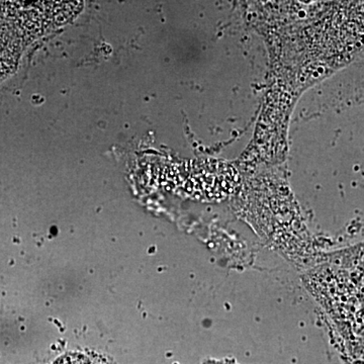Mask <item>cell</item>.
I'll return each mask as SVG.
<instances>
[{
    "instance_id": "cell-1",
    "label": "cell",
    "mask_w": 364,
    "mask_h": 364,
    "mask_svg": "<svg viewBox=\"0 0 364 364\" xmlns=\"http://www.w3.org/2000/svg\"><path fill=\"white\" fill-rule=\"evenodd\" d=\"M20 55L18 41L7 28H0V81L14 71Z\"/></svg>"
},
{
    "instance_id": "cell-2",
    "label": "cell",
    "mask_w": 364,
    "mask_h": 364,
    "mask_svg": "<svg viewBox=\"0 0 364 364\" xmlns=\"http://www.w3.org/2000/svg\"><path fill=\"white\" fill-rule=\"evenodd\" d=\"M55 364H100L95 363V360L87 358V356L82 355V354H69V355L64 356L59 359Z\"/></svg>"
}]
</instances>
